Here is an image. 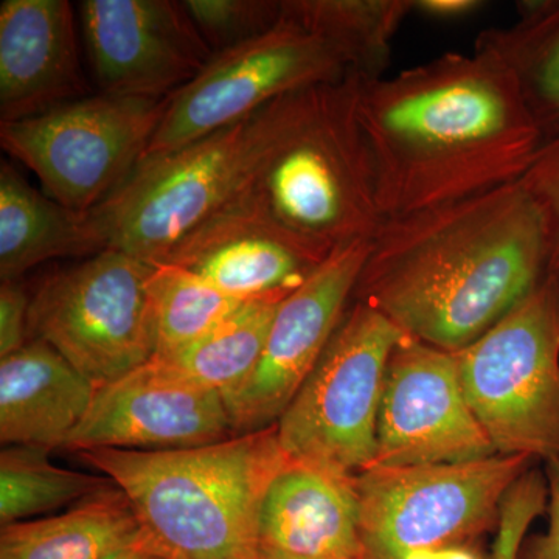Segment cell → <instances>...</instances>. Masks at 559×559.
I'll return each instance as SVG.
<instances>
[{
    "label": "cell",
    "instance_id": "cell-1",
    "mask_svg": "<svg viewBox=\"0 0 559 559\" xmlns=\"http://www.w3.org/2000/svg\"><path fill=\"white\" fill-rule=\"evenodd\" d=\"M358 110L384 219L516 182L544 143L513 70L480 44L360 75Z\"/></svg>",
    "mask_w": 559,
    "mask_h": 559
},
{
    "label": "cell",
    "instance_id": "cell-27",
    "mask_svg": "<svg viewBox=\"0 0 559 559\" xmlns=\"http://www.w3.org/2000/svg\"><path fill=\"white\" fill-rule=\"evenodd\" d=\"M191 21L213 53L240 46L270 31L282 16L277 0H187Z\"/></svg>",
    "mask_w": 559,
    "mask_h": 559
},
{
    "label": "cell",
    "instance_id": "cell-12",
    "mask_svg": "<svg viewBox=\"0 0 559 559\" xmlns=\"http://www.w3.org/2000/svg\"><path fill=\"white\" fill-rule=\"evenodd\" d=\"M496 454L465 399L454 353L404 334L385 373L371 466L443 465Z\"/></svg>",
    "mask_w": 559,
    "mask_h": 559
},
{
    "label": "cell",
    "instance_id": "cell-28",
    "mask_svg": "<svg viewBox=\"0 0 559 559\" xmlns=\"http://www.w3.org/2000/svg\"><path fill=\"white\" fill-rule=\"evenodd\" d=\"M522 180L546 215L550 235L549 275L559 278V132L544 140Z\"/></svg>",
    "mask_w": 559,
    "mask_h": 559
},
{
    "label": "cell",
    "instance_id": "cell-11",
    "mask_svg": "<svg viewBox=\"0 0 559 559\" xmlns=\"http://www.w3.org/2000/svg\"><path fill=\"white\" fill-rule=\"evenodd\" d=\"M352 70L340 46L282 11L274 27L213 55L197 79L171 95L142 159L182 148L290 92L334 83Z\"/></svg>",
    "mask_w": 559,
    "mask_h": 559
},
{
    "label": "cell",
    "instance_id": "cell-6",
    "mask_svg": "<svg viewBox=\"0 0 559 559\" xmlns=\"http://www.w3.org/2000/svg\"><path fill=\"white\" fill-rule=\"evenodd\" d=\"M474 417L500 455L559 459V278L454 353Z\"/></svg>",
    "mask_w": 559,
    "mask_h": 559
},
{
    "label": "cell",
    "instance_id": "cell-16",
    "mask_svg": "<svg viewBox=\"0 0 559 559\" xmlns=\"http://www.w3.org/2000/svg\"><path fill=\"white\" fill-rule=\"evenodd\" d=\"M331 253L271 218L246 191L187 235L160 263L179 264L231 299H285Z\"/></svg>",
    "mask_w": 559,
    "mask_h": 559
},
{
    "label": "cell",
    "instance_id": "cell-29",
    "mask_svg": "<svg viewBox=\"0 0 559 559\" xmlns=\"http://www.w3.org/2000/svg\"><path fill=\"white\" fill-rule=\"evenodd\" d=\"M31 294L20 280H2L0 285V359L28 344Z\"/></svg>",
    "mask_w": 559,
    "mask_h": 559
},
{
    "label": "cell",
    "instance_id": "cell-15",
    "mask_svg": "<svg viewBox=\"0 0 559 559\" xmlns=\"http://www.w3.org/2000/svg\"><path fill=\"white\" fill-rule=\"evenodd\" d=\"M234 437L219 393L198 388L150 360L120 380L95 390L90 411L62 448L180 451Z\"/></svg>",
    "mask_w": 559,
    "mask_h": 559
},
{
    "label": "cell",
    "instance_id": "cell-17",
    "mask_svg": "<svg viewBox=\"0 0 559 559\" xmlns=\"http://www.w3.org/2000/svg\"><path fill=\"white\" fill-rule=\"evenodd\" d=\"M75 13L68 0L0 3V121L87 97Z\"/></svg>",
    "mask_w": 559,
    "mask_h": 559
},
{
    "label": "cell",
    "instance_id": "cell-23",
    "mask_svg": "<svg viewBox=\"0 0 559 559\" xmlns=\"http://www.w3.org/2000/svg\"><path fill=\"white\" fill-rule=\"evenodd\" d=\"M520 11V22L481 33L477 44L513 70L547 140L559 132V0L524 2Z\"/></svg>",
    "mask_w": 559,
    "mask_h": 559
},
{
    "label": "cell",
    "instance_id": "cell-2",
    "mask_svg": "<svg viewBox=\"0 0 559 559\" xmlns=\"http://www.w3.org/2000/svg\"><path fill=\"white\" fill-rule=\"evenodd\" d=\"M546 215L524 180L384 219L353 300L407 336L457 353L549 275Z\"/></svg>",
    "mask_w": 559,
    "mask_h": 559
},
{
    "label": "cell",
    "instance_id": "cell-9",
    "mask_svg": "<svg viewBox=\"0 0 559 559\" xmlns=\"http://www.w3.org/2000/svg\"><path fill=\"white\" fill-rule=\"evenodd\" d=\"M151 272L116 249L55 272L32 296L31 340L47 342L95 389L120 380L156 355Z\"/></svg>",
    "mask_w": 559,
    "mask_h": 559
},
{
    "label": "cell",
    "instance_id": "cell-10",
    "mask_svg": "<svg viewBox=\"0 0 559 559\" xmlns=\"http://www.w3.org/2000/svg\"><path fill=\"white\" fill-rule=\"evenodd\" d=\"M170 98L87 95L16 121H0V145L31 168L44 193L91 213L138 167Z\"/></svg>",
    "mask_w": 559,
    "mask_h": 559
},
{
    "label": "cell",
    "instance_id": "cell-21",
    "mask_svg": "<svg viewBox=\"0 0 559 559\" xmlns=\"http://www.w3.org/2000/svg\"><path fill=\"white\" fill-rule=\"evenodd\" d=\"M140 536L130 500L109 487L57 516L3 525L0 559H108Z\"/></svg>",
    "mask_w": 559,
    "mask_h": 559
},
{
    "label": "cell",
    "instance_id": "cell-19",
    "mask_svg": "<svg viewBox=\"0 0 559 559\" xmlns=\"http://www.w3.org/2000/svg\"><path fill=\"white\" fill-rule=\"evenodd\" d=\"M95 385L47 342L31 340L0 359V441L62 448L86 417Z\"/></svg>",
    "mask_w": 559,
    "mask_h": 559
},
{
    "label": "cell",
    "instance_id": "cell-33",
    "mask_svg": "<svg viewBox=\"0 0 559 559\" xmlns=\"http://www.w3.org/2000/svg\"><path fill=\"white\" fill-rule=\"evenodd\" d=\"M108 559H165L162 558L159 554L151 550L148 546L142 540V536H140L139 543H135L134 546L127 547V549L117 551L112 557Z\"/></svg>",
    "mask_w": 559,
    "mask_h": 559
},
{
    "label": "cell",
    "instance_id": "cell-24",
    "mask_svg": "<svg viewBox=\"0 0 559 559\" xmlns=\"http://www.w3.org/2000/svg\"><path fill=\"white\" fill-rule=\"evenodd\" d=\"M414 10L409 0H283L286 16L340 46L366 79L384 76L393 36Z\"/></svg>",
    "mask_w": 559,
    "mask_h": 559
},
{
    "label": "cell",
    "instance_id": "cell-3",
    "mask_svg": "<svg viewBox=\"0 0 559 559\" xmlns=\"http://www.w3.org/2000/svg\"><path fill=\"white\" fill-rule=\"evenodd\" d=\"M79 455L124 492L165 559H263L261 507L290 460L275 425L193 450Z\"/></svg>",
    "mask_w": 559,
    "mask_h": 559
},
{
    "label": "cell",
    "instance_id": "cell-25",
    "mask_svg": "<svg viewBox=\"0 0 559 559\" xmlns=\"http://www.w3.org/2000/svg\"><path fill=\"white\" fill-rule=\"evenodd\" d=\"M148 293L156 337L154 358L189 347L246 304L173 263H153Z\"/></svg>",
    "mask_w": 559,
    "mask_h": 559
},
{
    "label": "cell",
    "instance_id": "cell-30",
    "mask_svg": "<svg viewBox=\"0 0 559 559\" xmlns=\"http://www.w3.org/2000/svg\"><path fill=\"white\" fill-rule=\"evenodd\" d=\"M549 481V527L543 535L525 539L520 559H559V459L547 462Z\"/></svg>",
    "mask_w": 559,
    "mask_h": 559
},
{
    "label": "cell",
    "instance_id": "cell-5",
    "mask_svg": "<svg viewBox=\"0 0 559 559\" xmlns=\"http://www.w3.org/2000/svg\"><path fill=\"white\" fill-rule=\"evenodd\" d=\"M300 91L190 145L140 160L90 213L103 249L150 264L167 259L187 235L252 183L288 127Z\"/></svg>",
    "mask_w": 559,
    "mask_h": 559
},
{
    "label": "cell",
    "instance_id": "cell-8",
    "mask_svg": "<svg viewBox=\"0 0 559 559\" xmlns=\"http://www.w3.org/2000/svg\"><path fill=\"white\" fill-rule=\"evenodd\" d=\"M404 334L380 311L353 300L314 370L275 423L290 460L345 476L370 468L390 356Z\"/></svg>",
    "mask_w": 559,
    "mask_h": 559
},
{
    "label": "cell",
    "instance_id": "cell-20",
    "mask_svg": "<svg viewBox=\"0 0 559 559\" xmlns=\"http://www.w3.org/2000/svg\"><path fill=\"white\" fill-rule=\"evenodd\" d=\"M103 245L90 213L64 207L40 193L20 171L0 165V278L21 275L60 257H86Z\"/></svg>",
    "mask_w": 559,
    "mask_h": 559
},
{
    "label": "cell",
    "instance_id": "cell-4",
    "mask_svg": "<svg viewBox=\"0 0 559 559\" xmlns=\"http://www.w3.org/2000/svg\"><path fill=\"white\" fill-rule=\"evenodd\" d=\"M360 73L300 91L288 127L246 193L325 253L371 241L384 223L366 132Z\"/></svg>",
    "mask_w": 559,
    "mask_h": 559
},
{
    "label": "cell",
    "instance_id": "cell-32",
    "mask_svg": "<svg viewBox=\"0 0 559 559\" xmlns=\"http://www.w3.org/2000/svg\"><path fill=\"white\" fill-rule=\"evenodd\" d=\"M409 559H491V557L488 558L474 544H468V546L452 547V549L425 551V554L414 555Z\"/></svg>",
    "mask_w": 559,
    "mask_h": 559
},
{
    "label": "cell",
    "instance_id": "cell-18",
    "mask_svg": "<svg viewBox=\"0 0 559 559\" xmlns=\"http://www.w3.org/2000/svg\"><path fill=\"white\" fill-rule=\"evenodd\" d=\"M263 559H364L355 476L289 460L260 514Z\"/></svg>",
    "mask_w": 559,
    "mask_h": 559
},
{
    "label": "cell",
    "instance_id": "cell-31",
    "mask_svg": "<svg viewBox=\"0 0 559 559\" xmlns=\"http://www.w3.org/2000/svg\"><path fill=\"white\" fill-rule=\"evenodd\" d=\"M484 3L479 0H418L414 10L437 20H459L480 10Z\"/></svg>",
    "mask_w": 559,
    "mask_h": 559
},
{
    "label": "cell",
    "instance_id": "cell-14",
    "mask_svg": "<svg viewBox=\"0 0 559 559\" xmlns=\"http://www.w3.org/2000/svg\"><path fill=\"white\" fill-rule=\"evenodd\" d=\"M79 11L92 73L103 94L171 97L215 55L182 2L84 0Z\"/></svg>",
    "mask_w": 559,
    "mask_h": 559
},
{
    "label": "cell",
    "instance_id": "cell-13",
    "mask_svg": "<svg viewBox=\"0 0 559 559\" xmlns=\"http://www.w3.org/2000/svg\"><path fill=\"white\" fill-rule=\"evenodd\" d=\"M370 242L333 250L299 288L280 301L259 366L226 403L234 436L270 428L288 409L353 301Z\"/></svg>",
    "mask_w": 559,
    "mask_h": 559
},
{
    "label": "cell",
    "instance_id": "cell-7",
    "mask_svg": "<svg viewBox=\"0 0 559 559\" xmlns=\"http://www.w3.org/2000/svg\"><path fill=\"white\" fill-rule=\"evenodd\" d=\"M533 462L496 454L443 465L371 466L356 474L364 559H409L476 543L498 528L503 499Z\"/></svg>",
    "mask_w": 559,
    "mask_h": 559
},
{
    "label": "cell",
    "instance_id": "cell-26",
    "mask_svg": "<svg viewBox=\"0 0 559 559\" xmlns=\"http://www.w3.org/2000/svg\"><path fill=\"white\" fill-rule=\"evenodd\" d=\"M43 448L7 447L0 454V522L28 521L75 506L112 487L106 477L55 466Z\"/></svg>",
    "mask_w": 559,
    "mask_h": 559
},
{
    "label": "cell",
    "instance_id": "cell-22",
    "mask_svg": "<svg viewBox=\"0 0 559 559\" xmlns=\"http://www.w3.org/2000/svg\"><path fill=\"white\" fill-rule=\"evenodd\" d=\"M246 301L215 329L165 358H154L162 369L229 401L259 366L280 301Z\"/></svg>",
    "mask_w": 559,
    "mask_h": 559
}]
</instances>
